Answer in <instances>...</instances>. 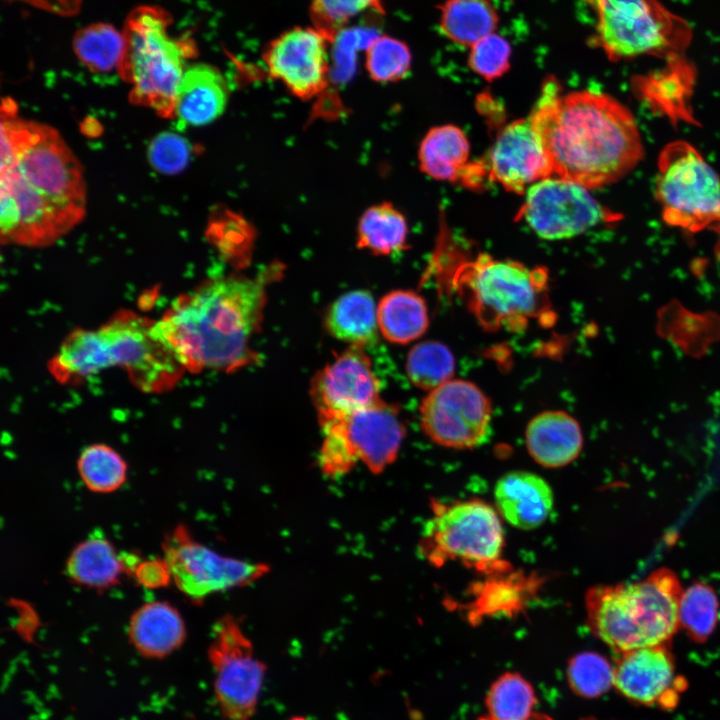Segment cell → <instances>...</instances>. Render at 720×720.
<instances>
[{
    "label": "cell",
    "instance_id": "6da1fadb",
    "mask_svg": "<svg viewBox=\"0 0 720 720\" xmlns=\"http://www.w3.org/2000/svg\"><path fill=\"white\" fill-rule=\"evenodd\" d=\"M528 117L553 174L588 189L620 180L643 157L633 114L610 95L591 90L561 95L559 83L550 77Z\"/></svg>",
    "mask_w": 720,
    "mask_h": 720
},
{
    "label": "cell",
    "instance_id": "7a4b0ae2",
    "mask_svg": "<svg viewBox=\"0 0 720 720\" xmlns=\"http://www.w3.org/2000/svg\"><path fill=\"white\" fill-rule=\"evenodd\" d=\"M267 280L216 278L175 300L156 322L185 370L234 371L254 360L251 341L262 321Z\"/></svg>",
    "mask_w": 720,
    "mask_h": 720
},
{
    "label": "cell",
    "instance_id": "3957f363",
    "mask_svg": "<svg viewBox=\"0 0 720 720\" xmlns=\"http://www.w3.org/2000/svg\"><path fill=\"white\" fill-rule=\"evenodd\" d=\"M110 367L125 369L149 393L170 389L186 371L157 322L130 311L117 313L97 329L73 331L49 362V371L62 383Z\"/></svg>",
    "mask_w": 720,
    "mask_h": 720
},
{
    "label": "cell",
    "instance_id": "277c9868",
    "mask_svg": "<svg viewBox=\"0 0 720 720\" xmlns=\"http://www.w3.org/2000/svg\"><path fill=\"white\" fill-rule=\"evenodd\" d=\"M682 592L678 577L667 568L634 583L593 587L585 601L588 624L621 654L665 645L679 626Z\"/></svg>",
    "mask_w": 720,
    "mask_h": 720
},
{
    "label": "cell",
    "instance_id": "5b68a950",
    "mask_svg": "<svg viewBox=\"0 0 720 720\" xmlns=\"http://www.w3.org/2000/svg\"><path fill=\"white\" fill-rule=\"evenodd\" d=\"M173 18L165 8L144 4L133 8L122 29L125 46L118 74L131 86L129 101L175 119L179 87L198 48L188 34L172 36Z\"/></svg>",
    "mask_w": 720,
    "mask_h": 720
},
{
    "label": "cell",
    "instance_id": "8992f818",
    "mask_svg": "<svg viewBox=\"0 0 720 720\" xmlns=\"http://www.w3.org/2000/svg\"><path fill=\"white\" fill-rule=\"evenodd\" d=\"M547 272L513 260L479 254L461 264L453 282L469 309L488 330L519 331L547 305Z\"/></svg>",
    "mask_w": 720,
    "mask_h": 720
},
{
    "label": "cell",
    "instance_id": "52a82bcc",
    "mask_svg": "<svg viewBox=\"0 0 720 720\" xmlns=\"http://www.w3.org/2000/svg\"><path fill=\"white\" fill-rule=\"evenodd\" d=\"M594 14L592 42L612 61L675 56L691 39L687 22L657 0H585Z\"/></svg>",
    "mask_w": 720,
    "mask_h": 720
},
{
    "label": "cell",
    "instance_id": "ba28073f",
    "mask_svg": "<svg viewBox=\"0 0 720 720\" xmlns=\"http://www.w3.org/2000/svg\"><path fill=\"white\" fill-rule=\"evenodd\" d=\"M426 522L420 551L436 566L457 561L479 571L500 563L504 533L496 511L481 500L434 503Z\"/></svg>",
    "mask_w": 720,
    "mask_h": 720
},
{
    "label": "cell",
    "instance_id": "9c48e42d",
    "mask_svg": "<svg viewBox=\"0 0 720 720\" xmlns=\"http://www.w3.org/2000/svg\"><path fill=\"white\" fill-rule=\"evenodd\" d=\"M655 194L672 227L697 233L720 222V178L686 141L668 143L660 152Z\"/></svg>",
    "mask_w": 720,
    "mask_h": 720
},
{
    "label": "cell",
    "instance_id": "30bf717a",
    "mask_svg": "<svg viewBox=\"0 0 720 720\" xmlns=\"http://www.w3.org/2000/svg\"><path fill=\"white\" fill-rule=\"evenodd\" d=\"M208 660L214 674V696L222 716L226 720H250L256 713L267 669L233 616L217 621Z\"/></svg>",
    "mask_w": 720,
    "mask_h": 720
},
{
    "label": "cell",
    "instance_id": "8fae6325",
    "mask_svg": "<svg viewBox=\"0 0 720 720\" xmlns=\"http://www.w3.org/2000/svg\"><path fill=\"white\" fill-rule=\"evenodd\" d=\"M163 550L171 578L186 596L196 601L250 585L270 571L265 563L215 552L195 541L184 527H177L168 535Z\"/></svg>",
    "mask_w": 720,
    "mask_h": 720
},
{
    "label": "cell",
    "instance_id": "7c38bea8",
    "mask_svg": "<svg viewBox=\"0 0 720 720\" xmlns=\"http://www.w3.org/2000/svg\"><path fill=\"white\" fill-rule=\"evenodd\" d=\"M568 179L548 177L531 185L516 219L523 220L540 238L562 240L578 236L618 219L588 191Z\"/></svg>",
    "mask_w": 720,
    "mask_h": 720
},
{
    "label": "cell",
    "instance_id": "4fadbf2b",
    "mask_svg": "<svg viewBox=\"0 0 720 720\" xmlns=\"http://www.w3.org/2000/svg\"><path fill=\"white\" fill-rule=\"evenodd\" d=\"M492 407L475 384L453 380L430 391L420 406V422L435 443L449 448L470 449L489 437Z\"/></svg>",
    "mask_w": 720,
    "mask_h": 720
},
{
    "label": "cell",
    "instance_id": "5bb4252c",
    "mask_svg": "<svg viewBox=\"0 0 720 720\" xmlns=\"http://www.w3.org/2000/svg\"><path fill=\"white\" fill-rule=\"evenodd\" d=\"M85 211L55 202L12 174H0V235L4 244L44 247L79 224Z\"/></svg>",
    "mask_w": 720,
    "mask_h": 720
},
{
    "label": "cell",
    "instance_id": "9a60e30c",
    "mask_svg": "<svg viewBox=\"0 0 720 720\" xmlns=\"http://www.w3.org/2000/svg\"><path fill=\"white\" fill-rule=\"evenodd\" d=\"M331 44L312 25L295 26L271 39L261 56L268 75L306 101L328 87Z\"/></svg>",
    "mask_w": 720,
    "mask_h": 720
},
{
    "label": "cell",
    "instance_id": "2e32d148",
    "mask_svg": "<svg viewBox=\"0 0 720 720\" xmlns=\"http://www.w3.org/2000/svg\"><path fill=\"white\" fill-rule=\"evenodd\" d=\"M322 429L355 465L361 462L373 474L395 461L405 436L398 411L381 399Z\"/></svg>",
    "mask_w": 720,
    "mask_h": 720
},
{
    "label": "cell",
    "instance_id": "e0dca14e",
    "mask_svg": "<svg viewBox=\"0 0 720 720\" xmlns=\"http://www.w3.org/2000/svg\"><path fill=\"white\" fill-rule=\"evenodd\" d=\"M379 387L362 346L349 347L312 380L311 395L321 427L380 400Z\"/></svg>",
    "mask_w": 720,
    "mask_h": 720
},
{
    "label": "cell",
    "instance_id": "ac0fdd59",
    "mask_svg": "<svg viewBox=\"0 0 720 720\" xmlns=\"http://www.w3.org/2000/svg\"><path fill=\"white\" fill-rule=\"evenodd\" d=\"M485 161L489 179L517 194L554 175L543 141L529 117L506 125Z\"/></svg>",
    "mask_w": 720,
    "mask_h": 720
},
{
    "label": "cell",
    "instance_id": "d6986e66",
    "mask_svg": "<svg viewBox=\"0 0 720 720\" xmlns=\"http://www.w3.org/2000/svg\"><path fill=\"white\" fill-rule=\"evenodd\" d=\"M614 686L633 702L670 710L687 683L676 674L670 651L657 645L623 653L614 667Z\"/></svg>",
    "mask_w": 720,
    "mask_h": 720
},
{
    "label": "cell",
    "instance_id": "ffe728a7",
    "mask_svg": "<svg viewBox=\"0 0 720 720\" xmlns=\"http://www.w3.org/2000/svg\"><path fill=\"white\" fill-rule=\"evenodd\" d=\"M494 497L505 520L519 529L540 526L552 511L554 497L542 477L527 471H513L496 483Z\"/></svg>",
    "mask_w": 720,
    "mask_h": 720
},
{
    "label": "cell",
    "instance_id": "44dd1931",
    "mask_svg": "<svg viewBox=\"0 0 720 720\" xmlns=\"http://www.w3.org/2000/svg\"><path fill=\"white\" fill-rule=\"evenodd\" d=\"M228 85L221 71L206 63L188 67L182 78L175 118L178 125L203 126L217 119L225 110Z\"/></svg>",
    "mask_w": 720,
    "mask_h": 720
},
{
    "label": "cell",
    "instance_id": "7402d4cb",
    "mask_svg": "<svg viewBox=\"0 0 720 720\" xmlns=\"http://www.w3.org/2000/svg\"><path fill=\"white\" fill-rule=\"evenodd\" d=\"M526 445L532 458L545 467H561L574 461L583 447L578 422L563 411H545L526 429Z\"/></svg>",
    "mask_w": 720,
    "mask_h": 720
},
{
    "label": "cell",
    "instance_id": "603a6c76",
    "mask_svg": "<svg viewBox=\"0 0 720 720\" xmlns=\"http://www.w3.org/2000/svg\"><path fill=\"white\" fill-rule=\"evenodd\" d=\"M185 625L178 611L166 602H150L131 617L129 640L143 657L161 659L185 640Z\"/></svg>",
    "mask_w": 720,
    "mask_h": 720
},
{
    "label": "cell",
    "instance_id": "cb8c5ba5",
    "mask_svg": "<svg viewBox=\"0 0 720 720\" xmlns=\"http://www.w3.org/2000/svg\"><path fill=\"white\" fill-rule=\"evenodd\" d=\"M469 151L468 139L460 128L454 125L434 127L420 144V168L434 179L460 182L469 164Z\"/></svg>",
    "mask_w": 720,
    "mask_h": 720
},
{
    "label": "cell",
    "instance_id": "d4e9b609",
    "mask_svg": "<svg viewBox=\"0 0 720 720\" xmlns=\"http://www.w3.org/2000/svg\"><path fill=\"white\" fill-rule=\"evenodd\" d=\"M325 326L333 337L363 346L376 337L377 307L365 290L350 291L337 298L325 316Z\"/></svg>",
    "mask_w": 720,
    "mask_h": 720
},
{
    "label": "cell",
    "instance_id": "484cf974",
    "mask_svg": "<svg viewBox=\"0 0 720 720\" xmlns=\"http://www.w3.org/2000/svg\"><path fill=\"white\" fill-rule=\"evenodd\" d=\"M378 329L392 343L406 344L425 333L429 324L424 299L410 290H394L377 306Z\"/></svg>",
    "mask_w": 720,
    "mask_h": 720
},
{
    "label": "cell",
    "instance_id": "4316f807",
    "mask_svg": "<svg viewBox=\"0 0 720 720\" xmlns=\"http://www.w3.org/2000/svg\"><path fill=\"white\" fill-rule=\"evenodd\" d=\"M498 13L489 0H445L440 6L439 27L449 40L473 46L495 33Z\"/></svg>",
    "mask_w": 720,
    "mask_h": 720
},
{
    "label": "cell",
    "instance_id": "83f0119b",
    "mask_svg": "<svg viewBox=\"0 0 720 720\" xmlns=\"http://www.w3.org/2000/svg\"><path fill=\"white\" fill-rule=\"evenodd\" d=\"M125 40L122 30L107 22H95L75 31L72 49L80 63L95 74L118 71Z\"/></svg>",
    "mask_w": 720,
    "mask_h": 720
},
{
    "label": "cell",
    "instance_id": "f1b7e54d",
    "mask_svg": "<svg viewBox=\"0 0 720 720\" xmlns=\"http://www.w3.org/2000/svg\"><path fill=\"white\" fill-rule=\"evenodd\" d=\"M408 227L404 215L391 203L366 209L357 226V246L376 255H390L406 248Z\"/></svg>",
    "mask_w": 720,
    "mask_h": 720
},
{
    "label": "cell",
    "instance_id": "f546056e",
    "mask_svg": "<svg viewBox=\"0 0 720 720\" xmlns=\"http://www.w3.org/2000/svg\"><path fill=\"white\" fill-rule=\"evenodd\" d=\"M66 570L77 583L107 587L118 580L123 570V561L105 538L91 536L73 549Z\"/></svg>",
    "mask_w": 720,
    "mask_h": 720
},
{
    "label": "cell",
    "instance_id": "4dcf8cb0",
    "mask_svg": "<svg viewBox=\"0 0 720 720\" xmlns=\"http://www.w3.org/2000/svg\"><path fill=\"white\" fill-rule=\"evenodd\" d=\"M207 232L209 240L226 260L240 267L249 262L256 231L243 216L224 209L211 218Z\"/></svg>",
    "mask_w": 720,
    "mask_h": 720
},
{
    "label": "cell",
    "instance_id": "1f68e13d",
    "mask_svg": "<svg viewBox=\"0 0 720 720\" xmlns=\"http://www.w3.org/2000/svg\"><path fill=\"white\" fill-rule=\"evenodd\" d=\"M659 329L667 337H671L678 345L689 352L697 354L707 344L717 339L720 334L719 319L712 315L692 314L681 306L670 305L664 308L659 320Z\"/></svg>",
    "mask_w": 720,
    "mask_h": 720
},
{
    "label": "cell",
    "instance_id": "d6a6232c",
    "mask_svg": "<svg viewBox=\"0 0 720 720\" xmlns=\"http://www.w3.org/2000/svg\"><path fill=\"white\" fill-rule=\"evenodd\" d=\"M719 618V602L715 591L706 583L696 582L682 592L679 625L696 642H704L714 631Z\"/></svg>",
    "mask_w": 720,
    "mask_h": 720
},
{
    "label": "cell",
    "instance_id": "836d02e7",
    "mask_svg": "<svg viewBox=\"0 0 720 720\" xmlns=\"http://www.w3.org/2000/svg\"><path fill=\"white\" fill-rule=\"evenodd\" d=\"M406 370L409 380L416 387L431 391L451 380L455 359L446 345L425 341L410 350Z\"/></svg>",
    "mask_w": 720,
    "mask_h": 720
},
{
    "label": "cell",
    "instance_id": "e575fe53",
    "mask_svg": "<svg viewBox=\"0 0 720 720\" xmlns=\"http://www.w3.org/2000/svg\"><path fill=\"white\" fill-rule=\"evenodd\" d=\"M492 720H528L536 703L532 686L517 673H506L491 686L487 695Z\"/></svg>",
    "mask_w": 720,
    "mask_h": 720
},
{
    "label": "cell",
    "instance_id": "d590c367",
    "mask_svg": "<svg viewBox=\"0 0 720 720\" xmlns=\"http://www.w3.org/2000/svg\"><path fill=\"white\" fill-rule=\"evenodd\" d=\"M78 471L90 490L108 493L124 483L127 467L123 458L113 448L105 444H93L81 452Z\"/></svg>",
    "mask_w": 720,
    "mask_h": 720
},
{
    "label": "cell",
    "instance_id": "8d00e7d4",
    "mask_svg": "<svg viewBox=\"0 0 720 720\" xmlns=\"http://www.w3.org/2000/svg\"><path fill=\"white\" fill-rule=\"evenodd\" d=\"M411 61L407 44L392 36H376L365 48V68L369 77L376 82L402 80L410 71Z\"/></svg>",
    "mask_w": 720,
    "mask_h": 720
},
{
    "label": "cell",
    "instance_id": "74e56055",
    "mask_svg": "<svg viewBox=\"0 0 720 720\" xmlns=\"http://www.w3.org/2000/svg\"><path fill=\"white\" fill-rule=\"evenodd\" d=\"M386 0H310L311 25L332 43L353 20L367 12L384 13Z\"/></svg>",
    "mask_w": 720,
    "mask_h": 720
},
{
    "label": "cell",
    "instance_id": "f35d334b",
    "mask_svg": "<svg viewBox=\"0 0 720 720\" xmlns=\"http://www.w3.org/2000/svg\"><path fill=\"white\" fill-rule=\"evenodd\" d=\"M568 682L583 697H597L614 685V668L608 660L594 652L574 656L568 665Z\"/></svg>",
    "mask_w": 720,
    "mask_h": 720
},
{
    "label": "cell",
    "instance_id": "ab89813d",
    "mask_svg": "<svg viewBox=\"0 0 720 720\" xmlns=\"http://www.w3.org/2000/svg\"><path fill=\"white\" fill-rule=\"evenodd\" d=\"M511 52L510 43L504 37L492 33L471 46L468 64L473 72L492 81L508 71Z\"/></svg>",
    "mask_w": 720,
    "mask_h": 720
},
{
    "label": "cell",
    "instance_id": "60d3db41",
    "mask_svg": "<svg viewBox=\"0 0 720 720\" xmlns=\"http://www.w3.org/2000/svg\"><path fill=\"white\" fill-rule=\"evenodd\" d=\"M190 142L174 132L156 135L147 149V158L154 170L163 175L182 172L192 157Z\"/></svg>",
    "mask_w": 720,
    "mask_h": 720
},
{
    "label": "cell",
    "instance_id": "b9f144b4",
    "mask_svg": "<svg viewBox=\"0 0 720 720\" xmlns=\"http://www.w3.org/2000/svg\"><path fill=\"white\" fill-rule=\"evenodd\" d=\"M135 576L146 587L156 588L168 583L171 578L168 566L163 560H144L135 566Z\"/></svg>",
    "mask_w": 720,
    "mask_h": 720
},
{
    "label": "cell",
    "instance_id": "7bdbcfd3",
    "mask_svg": "<svg viewBox=\"0 0 720 720\" xmlns=\"http://www.w3.org/2000/svg\"><path fill=\"white\" fill-rule=\"evenodd\" d=\"M22 3L52 15L71 17L78 14L83 0H7Z\"/></svg>",
    "mask_w": 720,
    "mask_h": 720
},
{
    "label": "cell",
    "instance_id": "ee69618b",
    "mask_svg": "<svg viewBox=\"0 0 720 720\" xmlns=\"http://www.w3.org/2000/svg\"><path fill=\"white\" fill-rule=\"evenodd\" d=\"M481 720H492L489 717ZM528 720H551L549 717L542 714H533Z\"/></svg>",
    "mask_w": 720,
    "mask_h": 720
},
{
    "label": "cell",
    "instance_id": "f6af8a7d",
    "mask_svg": "<svg viewBox=\"0 0 720 720\" xmlns=\"http://www.w3.org/2000/svg\"><path fill=\"white\" fill-rule=\"evenodd\" d=\"M288 720H308V719L304 716L295 715V716L290 717Z\"/></svg>",
    "mask_w": 720,
    "mask_h": 720
},
{
    "label": "cell",
    "instance_id": "bcb514c9",
    "mask_svg": "<svg viewBox=\"0 0 720 720\" xmlns=\"http://www.w3.org/2000/svg\"><path fill=\"white\" fill-rule=\"evenodd\" d=\"M585 720H594V719H585Z\"/></svg>",
    "mask_w": 720,
    "mask_h": 720
}]
</instances>
